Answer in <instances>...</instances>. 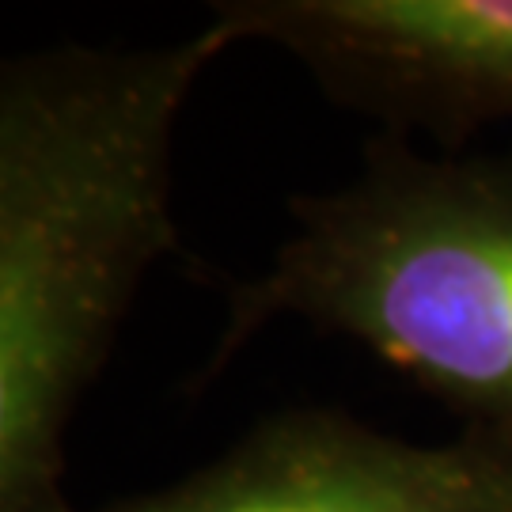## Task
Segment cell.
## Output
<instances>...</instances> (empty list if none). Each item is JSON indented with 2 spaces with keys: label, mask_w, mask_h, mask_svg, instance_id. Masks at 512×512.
Returning a JSON list of instances; mask_svg holds the SVG:
<instances>
[{
  "label": "cell",
  "mask_w": 512,
  "mask_h": 512,
  "mask_svg": "<svg viewBox=\"0 0 512 512\" xmlns=\"http://www.w3.org/2000/svg\"><path fill=\"white\" fill-rule=\"evenodd\" d=\"M95 512H512V444L471 429L418 444L334 410H281L202 471Z\"/></svg>",
  "instance_id": "277c9868"
},
{
  "label": "cell",
  "mask_w": 512,
  "mask_h": 512,
  "mask_svg": "<svg viewBox=\"0 0 512 512\" xmlns=\"http://www.w3.org/2000/svg\"><path fill=\"white\" fill-rule=\"evenodd\" d=\"M232 31L42 46L0 69V512H76L65 440L145 274L175 251L171 152Z\"/></svg>",
  "instance_id": "6da1fadb"
},
{
  "label": "cell",
  "mask_w": 512,
  "mask_h": 512,
  "mask_svg": "<svg viewBox=\"0 0 512 512\" xmlns=\"http://www.w3.org/2000/svg\"><path fill=\"white\" fill-rule=\"evenodd\" d=\"M289 213L270 266L232 285L209 372L274 319H300L512 444V148L425 152L384 133L346 186Z\"/></svg>",
  "instance_id": "7a4b0ae2"
},
{
  "label": "cell",
  "mask_w": 512,
  "mask_h": 512,
  "mask_svg": "<svg viewBox=\"0 0 512 512\" xmlns=\"http://www.w3.org/2000/svg\"><path fill=\"white\" fill-rule=\"evenodd\" d=\"M213 19L395 137L459 148L512 122V0H224Z\"/></svg>",
  "instance_id": "3957f363"
}]
</instances>
